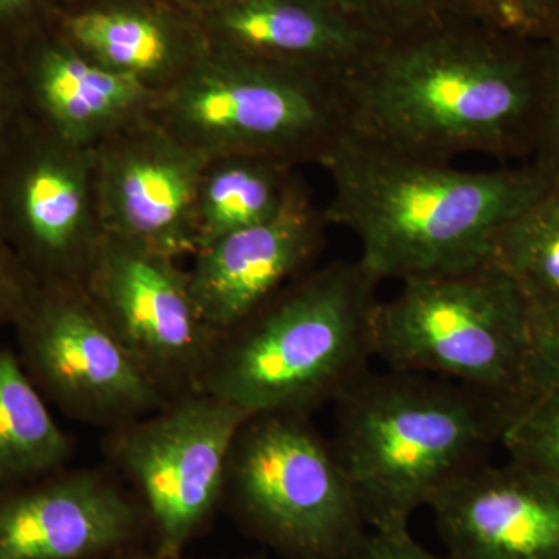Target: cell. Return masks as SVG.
I'll use <instances>...</instances> for the list:
<instances>
[{"mask_svg":"<svg viewBox=\"0 0 559 559\" xmlns=\"http://www.w3.org/2000/svg\"><path fill=\"white\" fill-rule=\"evenodd\" d=\"M345 135L412 159L532 160L544 102L540 43L455 14L384 39L340 83Z\"/></svg>","mask_w":559,"mask_h":559,"instance_id":"obj_1","label":"cell"},{"mask_svg":"<svg viewBox=\"0 0 559 559\" xmlns=\"http://www.w3.org/2000/svg\"><path fill=\"white\" fill-rule=\"evenodd\" d=\"M322 167L333 190L322 209L326 223L358 238V261L380 282L484 263L500 227L554 183L532 160L498 170H460L345 134Z\"/></svg>","mask_w":559,"mask_h":559,"instance_id":"obj_2","label":"cell"},{"mask_svg":"<svg viewBox=\"0 0 559 559\" xmlns=\"http://www.w3.org/2000/svg\"><path fill=\"white\" fill-rule=\"evenodd\" d=\"M334 406V450L369 528L409 525L488 462L514 415L459 382L399 370L367 371Z\"/></svg>","mask_w":559,"mask_h":559,"instance_id":"obj_3","label":"cell"},{"mask_svg":"<svg viewBox=\"0 0 559 559\" xmlns=\"http://www.w3.org/2000/svg\"><path fill=\"white\" fill-rule=\"evenodd\" d=\"M380 283L358 260L312 267L219 334L201 390L250 415L336 403L370 371Z\"/></svg>","mask_w":559,"mask_h":559,"instance_id":"obj_4","label":"cell"},{"mask_svg":"<svg viewBox=\"0 0 559 559\" xmlns=\"http://www.w3.org/2000/svg\"><path fill=\"white\" fill-rule=\"evenodd\" d=\"M373 344L390 370L459 382L514 414L533 399L530 305L489 260L401 282L378 301Z\"/></svg>","mask_w":559,"mask_h":559,"instance_id":"obj_5","label":"cell"},{"mask_svg":"<svg viewBox=\"0 0 559 559\" xmlns=\"http://www.w3.org/2000/svg\"><path fill=\"white\" fill-rule=\"evenodd\" d=\"M151 117L205 157H267L323 165L345 134L340 83L207 50Z\"/></svg>","mask_w":559,"mask_h":559,"instance_id":"obj_6","label":"cell"},{"mask_svg":"<svg viewBox=\"0 0 559 559\" xmlns=\"http://www.w3.org/2000/svg\"><path fill=\"white\" fill-rule=\"evenodd\" d=\"M221 507L282 559H348L369 532L334 444L310 415L259 414L242 425Z\"/></svg>","mask_w":559,"mask_h":559,"instance_id":"obj_7","label":"cell"},{"mask_svg":"<svg viewBox=\"0 0 559 559\" xmlns=\"http://www.w3.org/2000/svg\"><path fill=\"white\" fill-rule=\"evenodd\" d=\"M252 415L197 390L106 430L102 448L145 511L153 549L186 558L216 510L234 441Z\"/></svg>","mask_w":559,"mask_h":559,"instance_id":"obj_8","label":"cell"},{"mask_svg":"<svg viewBox=\"0 0 559 559\" xmlns=\"http://www.w3.org/2000/svg\"><path fill=\"white\" fill-rule=\"evenodd\" d=\"M13 329L33 384L66 417L109 430L171 401L114 333L83 283L35 285Z\"/></svg>","mask_w":559,"mask_h":559,"instance_id":"obj_9","label":"cell"},{"mask_svg":"<svg viewBox=\"0 0 559 559\" xmlns=\"http://www.w3.org/2000/svg\"><path fill=\"white\" fill-rule=\"evenodd\" d=\"M0 226L36 285L83 282L105 238L95 150L25 117L0 150Z\"/></svg>","mask_w":559,"mask_h":559,"instance_id":"obj_10","label":"cell"},{"mask_svg":"<svg viewBox=\"0 0 559 559\" xmlns=\"http://www.w3.org/2000/svg\"><path fill=\"white\" fill-rule=\"evenodd\" d=\"M81 283L168 399L202 389L219 336L202 316L179 260L105 234Z\"/></svg>","mask_w":559,"mask_h":559,"instance_id":"obj_11","label":"cell"},{"mask_svg":"<svg viewBox=\"0 0 559 559\" xmlns=\"http://www.w3.org/2000/svg\"><path fill=\"white\" fill-rule=\"evenodd\" d=\"M94 150L105 234L171 259L193 257L194 198L209 157L171 135L151 114Z\"/></svg>","mask_w":559,"mask_h":559,"instance_id":"obj_12","label":"cell"},{"mask_svg":"<svg viewBox=\"0 0 559 559\" xmlns=\"http://www.w3.org/2000/svg\"><path fill=\"white\" fill-rule=\"evenodd\" d=\"M146 535L139 499L108 471L68 466L0 487V559H98Z\"/></svg>","mask_w":559,"mask_h":559,"instance_id":"obj_13","label":"cell"},{"mask_svg":"<svg viewBox=\"0 0 559 559\" xmlns=\"http://www.w3.org/2000/svg\"><path fill=\"white\" fill-rule=\"evenodd\" d=\"M329 227L300 178L270 218L198 250L191 257V289L218 336L316 267Z\"/></svg>","mask_w":559,"mask_h":559,"instance_id":"obj_14","label":"cell"},{"mask_svg":"<svg viewBox=\"0 0 559 559\" xmlns=\"http://www.w3.org/2000/svg\"><path fill=\"white\" fill-rule=\"evenodd\" d=\"M210 49L341 83L382 43L336 0H176Z\"/></svg>","mask_w":559,"mask_h":559,"instance_id":"obj_15","label":"cell"},{"mask_svg":"<svg viewBox=\"0 0 559 559\" xmlns=\"http://www.w3.org/2000/svg\"><path fill=\"white\" fill-rule=\"evenodd\" d=\"M452 559H559V477L481 463L430 503Z\"/></svg>","mask_w":559,"mask_h":559,"instance_id":"obj_16","label":"cell"},{"mask_svg":"<svg viewBox=\"0 0 559 559\" xmlns=\"http://www.w3.org/2000/svg\"><path fill=\"white\" fill-rule=\"evenodd\" d=\"M46 27L94 64L157 95L209 50L176 0H61Z\"/></svg>","mask_w":559,"mask_h":559,"instance_id":"obj_17","label":"cell"},{"mask_svg":"<svg viewBox=\"0 0 559 559\" xmlns=\"http://www.w3.org/2000/svg\"><path fill=\"white\" fill-rule=\"evenodd\" d=\"M25 117L80 146L95 148L148 117L159 95L94 64L49 28L13 51Z\"/></svg>","mask_w":559,"mask_h":559,"instance_id":"obj_18","label":"cell"},{"mask_svg":"<svg viewBox=\"0 0 559 559\" xmlns=\"http://www.w3.org/2000/svg\"><path fill=\"white\" fill-rule=\"evenodd\" d=\"M299 179V168L267 157H210L194 198L197 252L270 218Z\"/></svg>","mask_w":559,"mask_h":559,"instance_id":"obj_19","label":"cell"},{"mask_svg":"<svg viewBox=\"0 0 559 559\" xmlns=\"http://www.w3.org/2000/svg\"><path fill=\"white\" fill-rule=\"evenodd\" d=\"M72 437L58 425L16 349L0 347V487L68 468Z\"/></svg>","mask_w":559,"mask_h":559,"instance_id":"obj_20","label":"cell"},{"mask_svg":"<svg viewBox=\"0 0 559 559\" xmlns=\"http://www.w3.org/2000/svg\"><path fill=\"white\" fill-rule=\"evenodd\" d=\"M488 260L513 280L530 307L559 301V180L500 227Z\"/></svg>","mask_w":559,"mask_h":559,"instance_id":"obj_21","label":"cell"},{"mask_svg":"<svg viewBox=\"0 0 559 559\" xmlns=\"http://www.w3.org/2000/svg\"><path fill=\"white\" fill-rule=\"evenodd\" d=\"M500 444L509 459L559 477V395H539L524 404Z\"/></svg>","mask_w":559,"mask_h":559,"instance_id":"obj_22","label":"cell"},{"mask_svg":"<svg viewBox=\"0 0 559 559\" xmlns=\"http://www.w3.org/2000/svg\"><path fill=\"white\" fill-rule=\"evenodd\" d=\"M382 39L400 38L463 14L455 0H336Z\"/></svg>","mask_w":559,"mask_h":559,"instance_id":"obj_23","label":"cell"},{"mask_svg":"<svg viewBox=\"0 0 559 559\" xmlns=\"http://www.w3.org/2000/svg\"><path fill=\"white\" fill-rule=\"evenodd\" d=\"M460 11L492 31L540 43L559 28V0H455Z\"/></svg>","mask_w":559,"mask_h":559,"instance_id":"obj_24","label":"cell"},{"mask_svg":"<svg viewBox=\"0 0 559 559\" xmlns=\"http://www.w3.org/2000/svg\"><path fill=\"white\" fill-rule=\"evenodd\" d=\"M544 61V102L538 142L532 162L559 180V28L540 40Z\"/></svg>","mask_w":559,"mask_h":559,"instance_id":"obj_25","label":"cell"},{"mask_svg":"<svg viewBox=\"0 0 559 559\" xmlns=\"http://www.w3.org/2000/svg\"><path fill=\"white\" fill-rule=\"evenodd\" d=\"M530 331L533 399L559 395V301L530 307Z\"/></svg>","mask_w":559,"mask_h":559,"instance_id":"obj_26","label":"cell"},{"mask_svg":"<svg viewBox=\"0 0 559 559\" xmlns=\"http://www.w3.org/2000/svg\"><path fill=\"white\" fill-rule=\"evenodd\" d=\"M61 0H0V47L13 51L33 33L46 27Z\"/></svg>","mask_w":559,"mask_h":559,"instance_id":"obj_27","label":"cell"},{"mask_svg":"<svg viewBox=\"0 0 559 559\" xmlns=\"http://www.w3.org/2000/svg\"><path fill=\"white\" fill-rule=\"evenodd\" d=\"M35 285L0 226V330L13 329Z\"/></svg>","mask_w":559,"mask_h":559,"instance_id":"obj_28","label":"cell"},{"mask_svg":"<svg viewBox=\"0 0 559 559\" xmlns=\"http://www.w3.org/2000/svg\"><path fill=\"white\" fill-rule=\"evenodd\" d=\"M348 559H452L436 555L412 536L409 525L369 528Z\"/></svg>","mask_w":559,"mask_h":559,"instance_id":"obj_29","label":"cell"},{"mask_svg":"<svg viewBox=\"0 0 559 559\" xmlns=\"http://www.w3.org/2000/svg\"><path fill=\"white\" fill-rule=\"evenodd\" d=\"M25 119L20 81L10 51L0 47V150Z\"/></svg>","mask_w":559,"mask_h":559,"instance_id":"obj_30","label":"cell"},{"mask_svg":"<svg viewBox=\"0 0 559 559\" xmlns=\"http://www.w3.org/2000/svg\"><path fill=\"white\" fill-rule=\"evenodd\" d=\"M98 559H187V558L164 557V555H160L159 551L154 550V549H151L148 551L131 549V550L119 551V554L108 555V557H103V558H98Z\"/></svg>","mask_w":559,"mask_h":559,"instance_id":"obj_31","label":"cell"},{"mask_svg":"<svg viewBox=\"0 0 559 559\" xmlns=\"http://www.w3.org/2000/svg\"><path fill=\"white\" fill-rule=\"evenodd\" d=\"M246 559H261V558H246Z\"/></svg>","mask_w":559,"mask_h":559,"instance_id":"obj_32","label":"cell"}]
</instances>
